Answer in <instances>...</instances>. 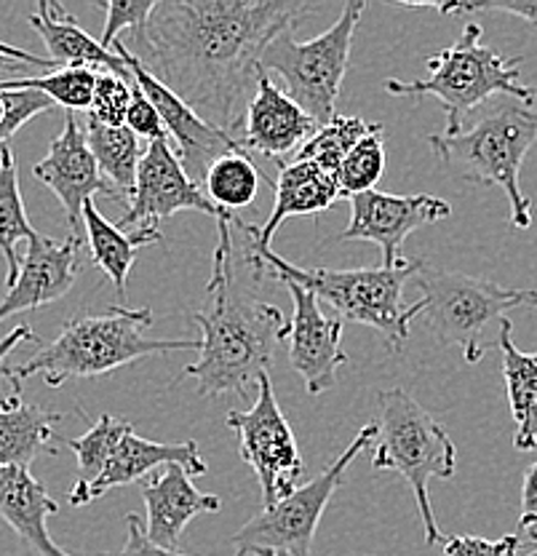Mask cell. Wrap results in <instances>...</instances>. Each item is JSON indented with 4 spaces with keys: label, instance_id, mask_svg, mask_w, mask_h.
<instances>
[{
    "label": "cell",
    "instance_id": "d6a6232c",
    "mask_svg": "<svg viewBox=\"0 0 537 556\" xmlns=\"http://www.w3.org/2000/svg\"><path fill=\"white\" fill-rule=\"evenodd\" d=\"M385 172V131L383 124H374L372 131L345 155L343 166H340L337 179L343 199H354V195L378 190V182L383 179Z\"/></svg>",
    "mask_w": 537,
    "mask_h": 556
},
{
    "label": "cell",
    "instance_id": "f35d334b",
    "mask_svg": "<svg viewBox=\"0 0 537 556\" xmlns=\"http://www.w3.org/2000/svg\"><path fill=\"white\" fill-rule=\"evenodd\" d=\"M22 343H36V332H33L27 324H20V327L11 329V332L0 340V407H3L9 399L20 396L22 393V386H14V382L9 380V375H5V369H9L5 362H9L11 353H14Z\"/></svg>",
    "mask_w": 537,
    "mask_h": 556
},
{
    "label": "cell",
    "instance_id": "60d3db41",
    "mask_svg": "<svg viewBox=\"0 0 537 556\" xmlns=\"http://www.w3.org/2000/svg\"><path fill=\"white\" fill-rule=\"evenodd\" d=\"M537 525V463L527 468L522 486V517H519V532L533 530Z\"/></svg>",
    "mask_w": 537,
    "mask_h": 556
},
{
    "label": "cell",
    "instance_id": "7a4b0ae2",
    "mask_svg": "<svg viewBox=\"0 0 537 556\" xmlns=\"http://www.w3.org/2000/svg\"><path fill=\"white\" fill-rule=\"evenodd\" d=\"M233 214H217V249L206 305L193 316L201 329L199 362L188 364L179 378H195L201 396L239 393L250 396L268 375L276 345L286 340L289 321L273 303L254 298L233 270Z\"/></svg>",
    "mask_w": 537,
    "mask_h": 556
},
{
    "label": "cell",
    "instance_id": "d590c367",
    "mask_svg": "<svg viewBox=\"0 0 537 556\" xmlns=\"http://www.w3.org/2000/svg\"><path fill=\"white\" fill-rule=\"evenodd\" d=\"M522 535L511 532L500 541H487L478 535H449L444 541V556H516Z\"/></svg>",
    "mask_w": 537,
    "mask_h": 556
},
{
    "label": "cell",
    "instance_id": "ee69618b",
    "mask_svg": "<svg viewBox=\"0 0 537 556\" xmlns=\"http://www.w3.org/2000/svg\"><path fill=\"white\" fill-rule=\"evenodd\" d=\"M524 305H533V308H537V292H524Z\"/></svg>",
    "mask_w": 537,
    "mask_h": 556
},
{
    "label": "cell",
    "instance_id": "603a6c76",
    "mask_svg": "<svg viewBox=\"0 0 537 556\" xmlns=\"http://www.w3.org/2000/svg\"><path fill=\"white\" fill-rule=\"evenodd\" d=\"M60 511L54 497L30 473V468H0V519L27 543L38 556H75L67 554L49 535L46 521ZM110 556V554H97Z\"/></svg>",
    "mask_w": 537,
    "mask_h": 556
},
{
    "label": "cell",
    "instance_id": "277c9868",
    "mask_svg": "<svg viewBox=\"0 0 537 556\" xmlns=\"http://www.w3.org/2000/svg\"><path fill=\"white\" fill-rule=\"evenodd\" d=\"M250 263L254 265V276L263 278L270 274L279 281H294L310 294L323 300L337 311L343 321L363 324V327L378 329L385 338L388 351H401L409 340V327L414 318L423 313V303L404 305V287L418 276L423 260H404L394 268H354V270H332V268H299L286 263L273 249L252 247Z\"/></svg>",
    "mask_w": 537,
    "mask_h": 556
},
{
    "label": "cell",
    "instance_id": "9c48e42d",
    "mask_svg": "<svg viewBox=\"0 0 537 556\" xmlns=\"http://www.w3.org/2000/svg\"><path fill=\"white\" fill-rule=\"evenodd\" d=\"M367 3L350 0L329 30L310 40L294 38V27L276 35L259 56V70L281 75L286 94L292 97L319 126L337 118L334 104L343 91L350 65V46Z\"/></svg>",
    "mask_w": 537,
    "mask_h": 556
},
{
    "label": "cell",
    "instance_id": "7402d4cb",
    "mask_svg": "<svg viewBox=\"0 0 537 556\" xmlns=\"http://www.w3.org/2000/svg\"><path fill=\"white\" fill-rule=\"evenodd\" d=\"M33 30L40 35L43 46L49 49V60L54 62L56 70L62 67H86V70H102V73H115L126 80L131 78V70L120 60L115 51H107L97 38H91L78 20L54 0H40L36 14L27 20Z\"/></svg>",
    "mask_w": 537,
    "mask_h": 556
},
{
    "label": "cell",
    "instance_id": "5b68a950",
    "mask_svg": "<svg viewBox=\"0 0 537 556\" xmlns=\"http://www.w3.org/2000/svg\"><path fill=\"white\" fill-rule=\"evenodd\" d=\"M429 144L449 177L468 185H495L511 204V225H533V201L522 193V164L537 148V100L493 108L460 135H431Z\"/></svg>",
    "mask_w": 537,
    "mask_h": 556
},
{
    "label": "cell",
    "instance_id": "ffe728a7",
    "mask_svg": "<svg viewBox=\"0 0 537 556\" xmlns=\"http://www.w3.org/2000/svg\"><path fill=\"white\" fill-rule=\"evenodd\" d=\"M279 169V179L273 182L276 201L265 225H244L235 219V225L250 236L252 247L270 249L273 236L279 233V228L289 217L321 214L343 199L337 174L323 169L316 161H289Z\"/></svg>",
    "mask_w": 537,
    "mask_h": 556
},
{
    "label": "cell",
    "instance_id": "30bf717a",
    "mask_svg": "<svg viewBox=\"0 0 537 556\" xmlns=\"http://www.w3.org/2000/svg\"><path fill=\"white\" fill-rule=\"evenodd\" d=\"M374 437H378V431L369 422V426H363L358 431V437L345 447L343 455L332 466L323 468L319 477L299 484L297 490L289 492L284 501H279L276 506L254 514L233 535L235 556H252L254 552H273L281 556H314V538L329 501L343 486L345 471H348L350 463L363 450H369Z\"/></svg>",
    "mask_w": 537,
    "mask_h": 556
},
{
    "label": "cell",
    "instance_id": "8fae6325",
    "mask_svg": "<svg viewBox=\"0 0 537 556\" xmlns=\"http://www.w3.org/2000/svg\"><path fill=\"white\" fill-rule=\"evenodd\" d=\"M228 428L239 433L241 460L252 468L263 490V508L284 501L303 479V455L289 417L276 399L270 375H263L252 407L228 415Z\"/></svg>",
    "mask_w": 537,
    "mask_h": 556
},
{
    "label": "cell",
    "instance_id": "7c38bea8",
    "mask_svg": "<svg viewBox=\"0 0 537 556\" xmlns=\"http://www.w3.org/2000/svg\"><path fill=\"white\" fill-rule=\"evenodd\" d=\"M115 54L126 62V67L131 70V78L140 86L142 94L148 97L150 104L155 108V113L161 115V124H164L166 137H169L175 155L182 164V169L188 172V177L195 185H204L206 172L212 169L215 161L230 153H244L239 137L228 135V131L217 129L215 124H209L206 118H201L188 102H182L175 91L166 89L148 67L126 49L124 40L113 46Z\"/></svg>",
    "mask_w": 537,
    "mask_h": 556
},
{
    "label": "cell",
    "instance_id": "d4e9b609",
    "mask_svg": "<svg viewBox=\"0 0 537 556\" xmlns=\"http://www.w3.org/2000/svg\"><path fill=\"white\" fill-rule=\"evenodd\" d=\"M60 413H51L40 404H25L22 393L9 399L0 407V468H30L40 452H51L49 444L60 437Z\"/></svg>",
    "mask_w": 537,
    "mask_h": 556
},
{
    "label": "cell",
    "instance_id": "4316f807",
    "mask_svg": "<svg viewBox=\"0 0 537 556\" xmlns=\"http://www.w3.org/2000/svg\"><path fill=\"white\" fill-rule=\"evenodd\" d=\"M86 139L94 153L100 174L105 182L115 190L118 199H131L137 185V169H140V137L126 126H102L89 121L86 126Z\"/></svg>",
    "mask_w": 537,
    "mask_h": 556
},
{
    "label": "cell",
    "instance_id": "f6af8a7d",
    "mask_svg": "<svg viewBox=\"0 0 537 556\" xmlns=\"http://www.w3.org/2000/svg\"><path fill=\"white\" fill-rule=\"evenodd\" d=\"M524 535H527V538H529V541H533V543H535V548H537V525L533 527V530H527V532H524Z\"/></svg>",
    "mask_w": 537,
    "mask_h": 556
},
{
    "label": "cell",
    "instance_id": "74e56055",
    "mask_svg": "<svg viewBox=\"0 0 537 556\" xmlns=\"http://www.w3.org/2000/svg\"><path fill=\"white\" fill-rule=\"evenodd\" d=\"M442 16L452 14H487V11H502V14L519 16V20L529 22L537 27V3H436Z\"/></svg>",
    "mask_w": 537,
    "mask_h": 556
},
{
    "label": "cell",
    "instance_id": "9a60e30c",
    "mask_svg": "<svg viewBox=\"0 0 537 556\" xmlns=\"http://www.w3.org/2000/svg\"><path fill=\"white\" fill-rule=\"evenodd\" d=\"M292 294L294 313L286 329V353L294 372L305 382L310 396L329 391L337 369L348 364L343 351V318L323 316L319 298L294 281H281Z\"/></svg>",
    "mask_w": 537,
    "mask_h": 556
},
{
    "label": "cell",
    "instance_id": "7dc6e473",
    "mask_svg": "<svg viewBox=\"0 0 537 556\" xmlns=\"http://www.w3.org/2000/svg\"><path fill=\"white\" fill-rule=\"evenodd\" d=\"M527 556H537V548H535V552H533V554H527Z\"/></svg>",
    "mask_w": 537,
    "mask_h": 556
},
{
    "label": "cell",
    "instance_id": "8d00e7d4",
    "mask_svg": "<svg viewBox=\"0 0 537 556\" xmlns=\"http://www.w3.org/2000/svg\"><path fill=\"white\" fill-rule=\"evenodd\" d=\"M126 129L135 131L140 139H148V142H155V139L166 137L164 124H161V115L155 113V108L150 104L148 97L142 94V89L137 84H135V91H131V108H129V115H126Z\"/></svg>",
    "mask_w": 537,
    "mask_h": 556
},
{
    "label": "cell",
    "instance_id": "7bdbcfd3",
    "mask_svg": "<svg viewBox=\"0 0 537 556\" xmlns=\"http://www.w3.org/2000/svg\"><path fill=\"white\" fill-rule=\"evenodd\" d=\"M5 115H9V102H5V94L0 91V126L5 124Z\"/></svg>",
    "mask_w": 537,
    "mask_h": 556
},
{
    "label": "cell",
    "instance_id": "836d02e7",
    "mask_svg": "<svg viewBox=\"0 0 537 556\" xmlns=\"http://www.w3.org/2000/svg\"><path fill=\"white\" fill-rule=\"evenodd\" d=\"M131 91H135V80H126L115 73H97L89 121H97L102 126H126Z\"/></svg>",
    "mask_w": 537,
    "mask_h": 556
},
{
    "label": "cell",
    "instance_id": "f1b7e54d",
    "mask_svg": "<svg viewBox=\"0 0 537 556\" xmlns=\"http://www.w3.org/2000/svg\"><path fill=\"white\" fill-rule=\"evenodd\" d=\"M259 182H263V177H259L257 166L252 164L250 155L230 153L215 161L212 169L206 172L204 193L219 212L233 214L257 199Z\"/></svg>",
    "mask_w": 537,
    "mask_h": 556
},
{
    "label": "cell",
    "instance_id": "52a82bcc",
    "mask_svg": "<svg viewBox=\"0 0 537 556\" xmlns=\"http://www.w3.org/2000/svg\"><path fill=\"white\" fill-rule=\"evenodd\" d=\"M522 60H502L489 46L482 43V25L465 22L449 49L438 51L429 60V78L404 80L388 78L385 91L394 97H433L442 102L447 115L444 135H460L463 121L471 110L495 94H508L513 100L535 102V91L522 84Z\"/></svg>",
    "mask_w": 537,
    "mask_h": 556
},
{
    "label": "cell",
    "instance_id": "5bb4252c",
    "mask_svg": "<svg viewBox=\"0 0 537 556\" xmlns=\"http://www.w3.org/2000/svg\"><path fill=\"white\" fill-rule=\"evenodd\" d=\"M452 214V206L444 199L429 193H383V190H369V193L350 199V223L340 233L337 241H367L378 243L383 252L385 268L404 263L401 247L409 233L425 228V225L442 223Z\"/></svg>",
    "mask_w": 537,
    "mask_h": 556
},
{
    "label": "cell",
    "instance_id": "1f68e13d",
    "mask_svg": "<svg viewBox=\"0 0 537 556\" xmlns=\"http://www.w3.org/2000/svg\"><path fill=\"white\" fill-rule=\"evenodd\" d=\"M372 126L374 124L354 118V115H337L332 124L321 126V129L297 150V155H294L292 161H316L323 169L337 174L345 155L372 131Z\"/></svg>",
    "mask_w": 537,
    "mask_h": 556
},
{
    "label": "cell",
    "instance_id": "484cf974",
    "mask_svg": "<svg viewBox=\"0 0 537 556\" xmlns=\"http://www.w3.org/2000/svg\"><path fill=\"white\" fill-rule=\"evenodd\" d=\"M498 348L502 353L508 404L516 422L513 447L522 452L537 450V353L519 351L513 343V324L508 318L500 324Z\"/></svg>",
    "mask_w": 537,
    "mask_h": 556
},
{
    "label": "cell",
    "instance_id": "f546056e",
    "mask_svg": "<svg viewBox=\"0 0 537 556\" xmlns=\"http://www.w3.org/2000/svg\"><path fill=\"white\" fill-rule=\"evenodd\" d=\"M129 431H135L131 422L118 420V417L113 415H102L100 420L91 422L89 431L80 439L56 437V442L65 444V447L75 455V460H78V482L91 484L94 479H100V473L107 468L110 457L115 455V450H118V444L124 442V437Z\"/></svg>",
    "mask_w": 537,
    "mask_h": 556
},
{
    "label": "cell",
    "instance_id": "4dcf8cb0",
    "mask_svg": "<svg viewBox=\"0 0 537 556\" xmlns=\"http://www.w3.org/2000/svg\"><path fill=\"white\" fill-rule=\"evenodd\" d=\"M97 86V70L86 67H62L51 70V73L38 75V78H16L3 80L0 91L14 89H33L49 97L51 102L65 108L67 113H80V110H91Z\"/></svg>",
    "mask_w": 537,
    "mask_h": 556
},
{
    "label": "cell",
    "instance_id": "83f0119b",
    "mask_svg": "<svg viewBox=\"0 0 537 556\" xmlns=\"http://www.w3.org/2000/svg\"><path fill=\"white\" fill-rule=\"evenodd\" d=\"M36 236V228L30 225L25 212V201H22L20 188V169H16V159L11 153L9 144L0 148V254L5 260V287L16 281L20 276V252L16 243L30 241Z\"/></svg>",
    "mask_w": 537,
    "mask_h": 556
},
{
    "label": "cell",
    "instance_id": "d6986e66",
    "mask_svg": "<svg viewBox=\"0 0 537 556\" xmlns=\"http://www.w3.org/2000/svg\"><path fill=\"white\" fill-rule=\"evenodd\" d=\"M171 463L182 466L190 477H204L209 471V466L201 457V450L195 442L161 444L129 431L124 437V442L118 444V450H115V455L110 457L107 468L100 473V479H94L91 484L75 482L71 486L67 501H71V506H86V503H94L97 497L107 495V492L118 490V486L135 484L137 479L148 477L155 468L171 466Z\"/></svg>",
    "mask_w": 537,
    "mask_h": 556
},
{
    "label": "cell",
    "instance_id": "6da1fadb",
    "mask_svg": "<svg viewBox=\"0 0 537 556\" xmlns=\"http://www.w3.org/2000/svg\"><path fill=\"white\" fill-rule=\"evenodd\" d=\"M310 9L303 0H158L126 49L201 118L233 135L257 91L263 51Z\"/></svg>",
    "mask_w": 537,
    "mask_h": 556
},
{
    "label": "cell",
    "instance_id": "4fadbf2b",
    "mask_svg": "<svg viewBox=\"0 0 537 556\" xmlns=\"http://www.w3.org/2000/svg\"><path fill=\"white\" fill-rule=\"evenodd\" d=\"M193 208V212L209 214L217 219L219 208L206 199L201 185H195L182 169L175 155L169 137H161L148 142L142 150L140 169H137L135 193L129 199V208L118 219V228H158L161 219H169L175 214Z\"/></svg>",
    "mask_w": 537,
    "mask_h": 556
},
{
    "label": "cell",
    "instance_id": "b9f144b4",
    "mask_svg": "<svg viewBox=\"0 0 537 556\" xmlns=\"http://www.w3.org/2000/svg\"><path fill=\"white\" fill-rule=\"evenodd\" d=\"M0 60H11V62H30V65L49 67V73H51V70H56V65H54V62L49 60V56H38V54H30V51H25V49H16V46H9V43H3V40H0ZM0 84H3V80H0Z\"/></svg>",
    "mask_w": 537,
    "mask_h": 556
},
{
    "label": "cell",
    "instance_id": "e0dca14e",
    "mask_svg": "<svg viewBox=\"0 0 537 556\" xmlns=\"http://www.w3.org/2000/svg\"><path fill=\"white\" fill-rule=\"evenodd\" d=\"M319 129L321 126L281 86H276L265 70H259L257 91L246 108L244 129L239 137L241 148L268 155L281 166L284 159H294Z\"/></svg>",
    "mask_w": 537,
    "mask_h": 556
},
{
    "label": "cell",
    "instance_id": "ab89813d",
    "mask_svg": "<svg viewBox=\"0 0 537 556\" xmlns=\"http://www.w3.org/2000/svg\"><path fill=\"white\" fill-rule=\"evenodd\" d=\"M126 527H129V535H126V546L118 556H195V554H179V552H169V548L155 546V543L148 538L144 521L137 517V514H129V517H126Z\"/></svg>",
    "mask_w": 537,
    "mask_h": 556
},
{
    "label": "cell",
    "instance_id": "8992f818",
    "mask_svg": "<svg viewBox=\"0 0 537 556\" xmlns=\"http://www.w3.org/2000/svg\"><path fill=\"white\" fill-rule=\"evenodd\" d=\"M378 444L372 452L374 471H396L412 486L420 521L425 530V543H444L442 527L431 506L433 479H452L458 473V450L449 439L447 428L433 417L418 399L401 388H388L378 393Z\"/></svg>",
    "mask_w": 537,
    "mask_h": 556
},
{
    "label": "cell",
    "instance_id": "bcb514c9",
    "mask_svg": "<svg viewBox=\"0 0 537 556\" xmlns=\"http://www.w3.org/2000/svg\"><path fill=\"white\" fill-rule=\"evenodd\" d=\"M252 556H281V554H273V552H254Z\"/></svg>",
    "mask_w": 537,
    "mask_h": 556
},
{
    "label": "cell",
    "instance_id": "44dd1931",
    "mask_svg": "<svg viewBox=\"0 0 537 556\" xmlns=\"http://www.w3.org/2000/svg\"><path fill=\"white\" fill-rule=\"evenodd\" d=\"M142 501L148 511V521H144L148 538L155 546L169 548V552H175L190 521L201 514H215L222 508V501L212 492H201L190 482V473L177 463L164 466L161 473L142 484Z\"/></svg>",
    "mask_w": 537,
    "mask_h": 556
},
{
    "label": "cell",
    "instance_id": "ba28073f",
    "mask_svg": "<svg viewBox=\"0 0 537 556\" xmlns=\"http://www.w3.org/2000/svg\"><path fill=\"white\" fill-rule=\"evenodd\" d=\"M412 283L423 303L425 327L444 345H458L468 364H478L493 345H498L506 313L524 305L522 289H506L487 278L465 276L458 270L431 268L423 260Z\"/></svg>",
    "mask_w": 537,
    "mask_h": 556
},
{
    "label": "cell",
    "instance_id": "3957f363",
    "mask_svg": "<svg viewBox=\"0 0 537 556\" xmlns=\"http://www.w3.org/2000/svg\"><path fill=\"white\" fill-rule=\"evenodd\" d=\"M150 327H153L150 308L110 305L105 313H84L67 321L65 329L40 348L36 356L9 367L5 375L14 386L40 375L46 386L60 388L75 378H100L153 353L199 351L201 348V340L148 338L144 332Z\"/></svg>",
    "mask_w": 537,
    "mask_h": 556
},
{
    "label": "cell",
    "instance_id": "cb8c5ba5",
    "mask_svg": "<svg viewBox=\"0 0 537 556\" xmlns=\"http://www.w3.org/2000/svg\"><path fill=\"white\" fill-rule=\"evenodd\" d=\"M84 230L94 265L100 270H105V276L113 281L118 300H126L129 298L126 283H129L131 265L137 263V252H140L142 247H150V243L164 239L161 230L140 228L126 233L118 225L107 223V219L102 217V212L97 208L94 201H86L84 206Z\"/></svg>",
    "mask_w": 537,
    "mask_h": 556
},
{
    "label": "cell",
    "instance_id": "2e32d148",
    "mask_svg": "<svg viewBox=\"0 0 537 556\" xmlns=\"http://www.w3.org/2000/svg\"><path fill=\"white\" fill-rule=\"evenodd\" d=\"M33 174L60 199L62 208H65L67 225H71V239L80 243L86 241V201H94V195L118 199L115 190L110 188L105 177L100 174V166H97L94 153L89 148V139H86V129L78 124L73 113H67L65 129L49 144L46 159L33 166Z\"/></svg>",
    "mask_w": 537,
    "mask_h": 556
},
{
    "label": "cell",
    "instance_id": "ac0fdd59",
    "mask_svg": "<svg viewBox=\"0 0 537 556\" xmlns=\"http://www.w3.org/2000/svg\"><path fill=\"white\" fill-rule=\"evenodd\" d=\"M78 252L80 241H54L36 230V236L27 241L20 276L0 300V321L16 316V313L38 311L65 298L78 278Z\"/></svg>",
    "mask_w": 537,
    "mask_h": 556
},
{
    "label": "cell",
    "instance_id": "e575fe53",
    "mask_svg": "<svg viewBox=\"0 0 537 556\" xmlns=\"http://www.w3.org/2000/svg\"><path fill=\"white\" fill-rule=\"evenodd\" d=\"M97 5L107 14L105 33H102L100 43L107 51H113V46L120 40V33H140L148 25L150 14L155 9V0H97Z\"/></svg>",
    "mask_w": 537,
    "mask_h": 556
}]
</instances>
